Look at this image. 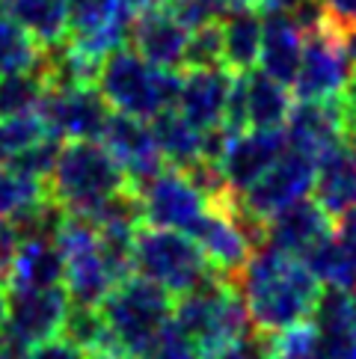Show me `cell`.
Wrapping results in <instances>:
<instances>
[{"label": "cell", "mask_w": 356, "mask_h": 359, "mask_svg": "<svg viewBox=\"0 0 356 359\" xmlns=\"http://www.w3.org/2000/svg\"><path fill=\"white\" fill-rule=\"evenodd\" d=\"M315 202L333 217L356 208V137H345L336 151L317 163Z\"/></svg>", "instance_id": "ffe728a7"}, {"label": "cell", "mask_w": 356, "mask_h": 359, "mask_svg": "<svg viewBox=\"0 0 356 359\" xmlns=\"http://www.w3.org/2000/svg\"><path fill=\"white\" fill-rule=\"evenodd\" d=\"M98 143L104 146L110 151V158L119 163V170L125 172V178H128L131 190H139L167 166L149 122L134 119L128 113L110 110L107 125H104V131H101Z\"/></svg>", "instance_id": "30bf717a"}, {"label": "cell", "mask_w": 356, "mask_h": 359, "mask_svg": "<svg viewBox=\"0 0 356 359\" xmlns=\"http://www.w3.org/2000/svg\"><path fill=\"white\" fill-rule=\"evenodd\" d=\"M163 6H167L187 30H196L202 24H211L223 15L217 0H167Z\"/></svg>", "instance_id": "d590c367"}, {"label": "cell", "mask_w": 356, "mask_h": 359, "mask_svg": "<svg viewBox=\"0 0 356 359\" xmlns=\"http://www.w3.org/2000/svg\"><path fill=\"white\" fill-rule=\"evenodd\" d=\"M45 137H50V134L45 131V125L36 113L0 119V163L15 161L21 151H27L30 146H36Z\"/></svg>", "instance_id": "d6a6232c"}, {"label": "cell", "mask_w": 356, "mask_h": 359, "mask_svg": "<svg viewBox=\"0 0 356 359\" xmlns=\"http://www.w3.org/2000/svg\"><path fill=\"white\" fill-rule=\"evenodd\" d=\"M244 83H247V122H249V128H261V131L282 128L288 119V110H291L288 86L276 83L273 78H267V74L259 69L247 72Z\"/></svg>", "instance_id": "484cf974"}, {"label": "cell", "mask_w": 356, "mask_h": 359, "mask_svg": "<svg viewBox=\"0 0 356 359\" xmlns=\"http://www.w3.org/2000/svg\"><path fill=\"white\" fill-rule=\"evenodd\" d=\"M303 54V33L285 12H261V50H259V72L276 83L291 86L300 69Z\"/></svg>", "instance_id": "d6986e66"}, {"label": "cell", "mask_w": 356, "mask_h": 359, "mask_svg": "<svg viewBox=\"0 0 356 359\" xmlns=\"http://www.w3.org/2000/svg\"><path fill=\"white\" fill-rule=\"evenodd\" d=\"M228 86H232V72L217 69H184L182 86H178L175 110L196 128V131H211L223 125Z\"/></svg>", "instance_id": "2e32d148"}, {"label": "cell", "mask_w": 356, "mask_h": 359, "mask_svg": "<svg viewBox=\"0 0 356 359\" xmlns=\"http://www.w3.org/2000/svg\"><path fill=\"white\" fill-rule=\"evenodd\" d=\"M333 235H336V241L341 243V250L348 252L350 264L356 267V208H350V211H345V214L336 217Z\"/></svg>", "instance_id": "74e56055"}, {"label": "cell", "mask_w": 356, "mask_h": 359, "mask_svg": "<svg viewBox=\"0 0 356 359\" xmlns=\"http://www.w3.org/2000/svg\"><path fill=\"white\" fill-rule=\"evenodd\" d=\"M172 318L199 344L202 356L220 351L249 332V315L244 297L235 288V282H228L217 273H211L196 288L182 294L178 303L172 306Z\"/></svg>", "instance_id": "277c9868"}, {"label": "cell", "mask_w": 356, "mask_h": 359, "mask_svg": "<svg viewBox=\"0 0 356 359\" xmlns=\"http://www.w3.org/2000/svg\"><path fill=\"white\" fill-rule=\"evenodd\" d=\"M69 312L66 288H6V330L39 344L60 336Z\"/></svg>", "instance_id": "4fadbf2b"}, {"label": "cell", "mask_w": 356, "mask_h": 359, "mask_svg": "<svg viewBox=\"0 0 356 359\" xmlns=\"http://www.w3.org/2000/svg\"><path fill=\"white\" fill-rule=\"evenodd\" d=\"M62 262H66L62 285H66L71 306H101V300H104L113 291V285H116V276H113L98 243L81 250V252L66 255Z\"/></svg>", "instance_id": "44dd1931"}, {"label": "cell", "mask_w": 356, "mask_h": 359, "mask_svg": "<svg viewBox=\"0 0 356 359\" xmlns=\"http://www.w3.org/2000/svg\"><path fill=\"white\" fill-rule=\"evenodd\" d=\"M350 81V62L341 48L338 30L333 21L303 36V54L297 78L291 83L297 101H321L338 95Z\"/></svg>", "instance_id": "9c48e42d"}, {"label": "cell", "mask_w": 356, "mask_h": 359, "mask_svg": "<svg viewBox=\"0 0 356 359\" xmlns=\"http://www.w3.org/2000/svg\"><path fill=\"white\" fill-rule=\"evenodd\" d=\"M60 336L81 348L89 359H122V351L98 306H71L60 327Z\"/></svg>", "instance_id": "cb8c5ba5"}, {"label": "cell", "mask_w": 356, "mask_h": 359, "mask_svg": "<svg viewBox=\"0 0 356 359\" xmlns=\"http://www.w3.org/2000/svg\"><path fill=\"white\" fill-rule=\"evenodd\" d=\"M187 36H190V30L167 6H151V9L134 12L128 42L151 66L178 72V69H184Z\"/></svg>", "instance_id": "9a60e30c"}, {"label": "cell", "mask_w": 356, "mask_h": 359, "mask_svg": "<svg viewBox=\"0 0 356 359\" xmlns=\"http://www.w3.org/2000/svg\"><path fill=\"white\" fill-rule=\"evenodd\" d=\"M60 146H62V140L45 137L36 146H30L27 151H21L15 161H9V166L12 170H18V172H24V175L39 178V182H48V175H50V170H54V163H57Z\"/></svg>", "instance_id": "e575fe53"}, {"label": "cell", "mask_w": 356, "mask_h": 359, "mask_svg": "<svg viewBox=\"0 0 356 359\" xmlns=\"http://www.w3.org/2000/svg\"><path fill=\"white\" fill-rule=\"evenodd\" d=\"M329 21L336 27H345V24H356V0H321Z\"/></svg>", "instance_id": "60d3db41"}, {"label": "cell", "mask_w": 356, "mask_h": 359, "mask_svg": "<svg viewBox=\"0 0 356 359\" xmlns=\"http://www.w3.org/2000/svg\"><path fill=\"white\" fill-rule=\"evenodd\" d=\"M223 12H235V9H259L261 0H217Z\"/></svg>", "instance_id": "7bdbcfd3"}, {"label": "cell", "mask_w": 356, "mask_h": 359, "mask_svg": "<svg viewBox=\"0 0 356 359\" xmlns=\"http://www.w3.org/2000/svg\"><path fill=\"white\" fill-rule=\"evenodd\" d=\"M131 4V9L134 12H139V9H151V6H163L167 0H128Z\"/></svg>", "instance_id": "ee69618b"}, {"label": "cell", "mask_w": 356, "mask_h": 359, "mask_svg": "<svg viewBox=\"0 0 356 359\" xmlns=\"http://www.w3.org/2000/svg\"><path fill=\"white\" fill-rule=\"evenodd\" d=\"M149 128L155 134V143L160 149L167 166L182 170L190 161L202 158V131H196L175 107L172 110H160L155 119H149Z\"/></svg>", "instance_id": "4316f807"}, {"label": "cell", "mask_w": 356, "mask_h": 359, "mask_svg": "<svg viewBox=\"0 0 356 359\" xmlns=\"http://www.w3.org/2000/svg\"><path fill=\"white\" fill-rule=\"evenodd\" d=\"M98 309L119 344L122 359H134L163 320L172 318V297L151 279L131 273L113 285Z\"/></svg>", "instance_id": "5b68a950"}, {"label": "cell", "mask_w": 356, "mask_h": 359, "mask_svg": "<svg viewBox=\"0 0 356 359\" xmlns=\"http://www.w3.org/2000/svg\"><path fill=\"white\" fill-rule=\"evenodd\" d=\"M217 66H223L220 18L211 21V24H202V27H196V30H190L187 50H184V69H217Z\"/></svg>", "instance_id": "836d02e7"}, {"label": "cell", "mask_w": 356, "mask_h": 359, "mask_svg": "<svg viewBox=\"0 0 356 359\" xmlns=\"http://www.w3.org/2000/svg\"><path fill=\"white\" fill-rule=\"evenodd\" d=\"M282 131H285L288 149L297 151L303 158H309L317 166L329 151H336L341 146V140H345L338 95L291 104Z\"/></svg>", "instance_id": "7c38bea8"}, {"label": "cell", "mask_w": 356, "mask_h": 359, "mask_svg": "<svg viewBox=\"0 0 356 359\" xmlns=\"http://www.w3.org/2000/svg\"><path fill=\"white\" fill-rule=\"evenodd\" d=\"M24 359H89V356L81 348H74L71 341H66L62 336H54V339H48V341L33 344L30 353L24 356Z\"/></svg>", "instance_id": "8d00e7d4"}, {"label": "cell", "mask_w": 356, "mask_h": 359, "mask_svg": "<svg viewBox=\"0 0 356 359\" xmlns=\"http://www.w3.org/2000/svg\"><path fill=\"white\" fill-rule=\"evenodd\" d=\"M285 149H288V143H285L282 128H271V131L247 128V131L235 134L220 158L228 187H232L235 194H244L247 187L256 184L259 178L285 155Z\"/></svg>", "instance_id": "5bb4252c"}, {"label": "cell", "mask_w": 356, "mask_h": 359, "mask_svg": "<svg viewBox=\"0 0 356 359\" xmlns=\"http://www.w3.org/2000/svg\"><path fill=\"white\" fill-rule=\"evenodd\" d=\"M18 247H21V241L15 235V229H12L6 220H0V282L9 279V271H12V264H15Z\"/></svg>", "instance_id": "f35d334b"}, {"label": "cell", "mask_w": 356, "mask_h": 359, "mask_svg": "<svg viewBox=\"0 0 356 359\" xmlns=\"http://www.w3.org/2000/svg\"><path fill=\"white\" fill-rule=\"evenodd\" d=\"M338 107H341V128L345 137H356V78L345 83V89L338 93Z\"/></svg>", "instance_id": "ab89813d"}, {"label": "cell", "mask_w": 356, "mask_h": 359, "mask_svg": "<svg viewBox=\"0 0 356 359\" xmlns=\"http://www.w3.org/2000/svg\"><path fill=\"white\" fill-rule=\"evenodd\" d=\"M300 262L309 267V273L321 282V288H345L356 294V267L350 264L348 252L341 250L336 235H327L300 255Z\"/></svg>", "instance_id": "f1b7e54d"}, {"label": "cell", "mask_w": 356, "mask_h": 359, "mask_svg": "<svg viewBox=\"0 0 356 359\" xmlns=\"http://www.w3.org/2000/svg\"><path fill=\"white\" fill-rule=\"evenodd\" d=\"M134 273L151 279L170 297H182L214 271L190 235L143 226L134 238Z\"/></svg>", "instance_id": "8992f818"}, {"label": "cell", "mask_w": 356, "mask_h": 359, "mask_svg": "<svg viewBox=\"0 0 356 359\" xmlns=\"http://www.w3.org/2000/svg\"><path fill=\"white\" fill-rule=\"evenodd\" d=\"M6 324V285L0 282V327Z\"/></svg>", "instance_id": "f6af8a7d"}, {"label": "cell", "mask_w": 356, "mask_h": 359, "mask_svg": "<svg viewBox=\"0 0 356 359\" xmlns=\"http://www.w3.org/2000/svg\"><path fill=\"white\" fill-rule=\"evenodd\" d=\"M315 175H317V166L309 158L285 149V155L279 158L256 184L247 187L244 194H238V196L249 214H256L259 220L267 223V220H273L279 211H285L288 205L306 199L315 187Z\"/></svg>", "instance_id": "8fae6325"}, {"label": "cell", "mask_w": 356, "mask_h": 359, "mask_svg": "<svg viewBox=\"0 0 356 359\" xmlns=\"http://www.w3.org/2000/svg\"><path fill=\"white\" fill-rule=\"evenodd\" d=\"M134 194L143 205V223L155 229H172V232L193 235V229L211 211L208 199L175 166H163L151 182H146Z\"/></svg>", "instance_id": "52a82bcc"}, {"label": "cell", "mask_w": 356, "mask_h": 359, "mask_svg": "<svg viewBox=\"0 0 356 359\" xmlns=\"http://www.w3.org/2000/svg\"><path fill=\"white\" fill-rule=\"evenodd\" d=\"M190 238L196 241V247L205 255L211 271L228 282H235L240 276L249 255L256 252L252 243L244 238V232L232 223V217H226L220 208H211Z\"/></svg>", "instance_id": "e0dca14e"}, {"label": "cell", "mask_w": 356, "mask_h": 359, "mask_svg": "<svg viewBox=\"0 0 356 359\" xmlns=\"http://www.w3.org/2000/svg\"><path fill=\"white\" fill-rule=\"evenodd\" d=\"M134 359H202V351L175 318H167Z\"/></svg>", "instance_id": "1f68e13d"}, {"label": "cell", "mask_w": 356, "mask_h": 359, "mask_svg": "<svg viewBox=\"0 0 356 359\" xmlns=\"http://www.w3.org/2000/svg\"><path fill=\"white\" fill-rule=\"evenodd\" d=\"M333 217H329L315 199H300L279 211L273 220H267V243L264 247L282 250L288 255H300L315 247L321 238L333 235Z\"/></svg>", "instance_id": "ac0fdd59"}, {"label": "cell", "mask_w": 356, "mask_h": 359, "mask_svg": "<svg viewBox=\"0 0 356 359\" xmlns=\"http://www.w3.org/2000/svg\"><path fill=\"white\" fill-rule=\"evenodd\" d=\"M48 196V182L12 170L9 163H0V220H9L15 211L39 202Z\"/></svg>", "instance_id": "4dcf8cb0"}, {"label": "cell", "mask_w": 356, "mask_h": 359, "mask_svg": "<svg viewBox=\"0 0 356 359\" xmlns=\"http://www.w3.org/2000/svg\"><path fill=\"white\" fill-rule=\"evenodd\" d=\"M4 12L15 18L39 48L60 45L69 36V0H4Z\"/></svg>", "instance_id": "d4e9b609"}, {"label": "cell", "mask_w": 356, "mask_h": 359, "mask_svg": "<svg viewBox=\"0 0 356 359\" xmlns=\"http://www.w3.org/2000/svg\"><path fill=\"white\" fill-rule=\"evenodd\" d=\"M122 187H128V178L98 140H74L60 146L57 163L48 175V196L69 214L81 217Z\"/></svg>", "instance_id": "3957f363"}, {"label": "cell", "mask_w": 356, "mask_h": 359, "mask_svg": "<svg viewBox=\"0 0 356 359\" xmlns=\"http://www.w3.org/2000/svg\"><path fill=\"white\" fill-rule=\"evenodd\" d=\"M336 30H338V39H341V48H345L350 69L356 72V24H345V27H336Z\"/></svg>", "instance_id": "b9f144b4"}, {"label": "cell", "mask_w": 356, "mask_h": 359, "mask_svg": "<svg viewBox=\"0 0 356 359\" xmlns=\"http://www.w3.org/2000/svg\"><path fill=\"white\" fill-rule=\"evenodd\" d=\"M66 262L54 241H24L9 271V288H60Z\"/></svg>", "instance_id": "603a6c76"}, {"label": "cell", "mask_w": 356, "mask_h": 359, "mask_svg": "<svg viewBox=\"0 0 356 359\" xmlns=\"http://www.w3.org/2000/svg\"><path fill=\"white\" fill-rule=\"evenodd\" d=\"M95 86L110 110L134 119H155L160 110H172L182 86V72L158 69L146 62L134 48L122 45L101 60Z\"/></svg>", "instance_id": "7a4b0ae2"}, {"label": "cell", "mask_w": 356, "mask_h": 359, "mask_svg": "<svg viewBox=\"0 0 356 359\" xmlns=\"http://www.w3.org/2000/svg\"><path fill=\"white\" fill-rule=\"evenodd\" d=\"M235 288L244 297L249 330L256 336H273L312 315L321 282L297 255L261 247L249 255L247 267L235 279Z\"/></svg>", "instance_id": "6da1fadb"}, {"label": "cell", "mask_w": 356, "mask_h": 359, "mask_svg": "<svg viewBox=\"0 0 356 359\" xmlns=\"http://www.w3.org/2000/svg\"><path fill=\"white\" fill-rule=\"evenodd\" d=\"M223 33V66L232 74H247L259 66L261 50V12L235 9L220 15Z\"/></svg>", "instance_id": "7402d4cb"}, {"label": "cell", "mask_w": 356, "mask_h": 359, "mask_svg": "<svg viewBox=\"0 0 356 359\" xmlns=\"http://www.w3.org/2000/svg\"><path fill=\"white\" fill-rule=\"evenodd\" d=\"M39 42L15 18L0 12V74L33 69L39 60Z\"/></svg>", "instance_id": "f546056e"}, {"label": "cell", "mask_w": 356, "mask_h": 359, "mask_svg": "<svg viewBox=\"0 0 356 359\" xmlns=\"http://www.w3.org/2000/svg\"><path fill=\"white\" fill-rule=\"evenodd\" d=\"M45 131L57 140H98L107 125L110 107L98 86H48L36 110Z\"/></svg>", "instance_id": "ba28073f"}, {"label": "cell", "mask_w": 356, "mask_h": 359, "mask_svg": "<svg viewBox=\"0 0 356 359\" xmlns=\"http://www.w3.org/2000/svg\"><path fill=\"white\" fill-rule=\"evenodd\" d=\"M45 93H48V74L39 60H36L33 69L0 74V119L36 113Z\"/></svg>", "instance_id": "83f0119b"}]
</instances>
